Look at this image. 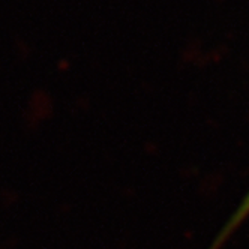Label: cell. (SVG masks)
<instances>
[{
	"mask_svg": "<svg viewBox=\"0 0 249 249\" xmlns=\"http://www.w3.org/2000/svg\"><path fill=\"white\" fill-rule=\"evenodd\" d=\"M248 218H249V191L246 192L245 198L237 206V209L234 210L233 215L228 218V221L225 222V225L219 231L218 237L213 240V243L209 249H221V246L227 242V239H230V236L233 234Z\"/></svg>",
	"mask_w": 249,
	"mask_h": 249,
	"instance_id": "6da1fadb",
	"label": "cell"
}]
</instances>
